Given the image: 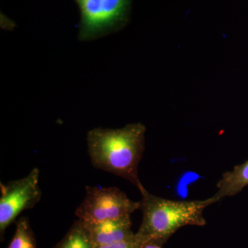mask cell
I'll list each match as a JSON object with an SVG mask.
<instances>
[{"instance_id":"obj_1","label":"cell","mask_w":248,"mask_h":248,"mask_svg":"<svg viewBox=\"0 0 248 248\" xmlns=\"http://www.w3.org/2000/svg\"><path fill=\"white\" fill-rule=\"evenodd\" d=\"M145 133L146 127L141 123L90 130L86 140L93 166L128 181L140 192L144 188L139 179L138 167L144 151Z\"/></svg>"},{"instance_id":"obj_2","label":"cell","mask_w":248,"mask_h":248,"mask_svg":"<svg viewBox=\"0 0 248 248\" xmlns=\"http://www.w3.org/2000/svg\"><path fill=\"white\" fill-rule=\"evenodd\" d=\"M140 192L143 219L135 233L140 241L158 240L166 244L183 227L205 226L204 210L217 202L213 196L205 200L176 201L152 195L145 187Z\"/></svg>"},{"instance_id":"obj_3","label":"cell","mask_w":248,"mask_h":248,"mask_svg":"<svg viewBox=\"0 0 248 248\" xmlns=\"http://www.w3.org/2000/svg\"><path fill=\"white\" fill-rule=\"evenodd\" d=\"M140 202H134L115 187H86L84 200L76 215L84 224H94L110 219L130 217L140 210Z\"/></svg>"},{"instance_id":"obj_4","label":"cell","mask_w":248,"mask_h":248,"mask_svg":"<svg viewBox=\"0 0 248 248\" xmlns=\"http://www.w3.org/2000/svg\"><path fill=\"white\" fill-rule=\"evenodd\" d=\"M80 11L79 38L102 37L126 22L132 0H74Z\"/></svg>"},{"instance_id":"obj_5","label":"cell","mask_w":248,"mask_h":248,"mask_svg":"<svg viewBox=\"0 0 248 248\" xmlns=\"http://www.w3.org/2000/svg\"><path fill=\"white\" fill-rule=\"evenodd\" d=\"M40 170L34 168L30 173L6 185L1 183L0 197V234L2 239L6 228L16 221L23 211L29 210L40 202Z\"/></svg>"},{"instance_id":"obj_6","label":"cell","mask_w":248,"mask_h":248,"mask_svg":"<svg viewBox=\"0 0 248 248\" xmlns=\"http://www.w3.org/2000/svg\"><path fill=\"white\" fill-rule=\"evenodd\" d=\"M84 225L89 230L91 238L96 246L120 242L130 239L135 234L132 231L130 217L108 220L94 224Z\"/></svg>"},{"instance_id":"obj_7","label":"cell","mask_w":248,"mask_h":248,"mask_svg":"<svg viewBox=\"0 0 248 248\" xmlns=\"http://www.w3.org/2000/svg\"><path fill=\"white\" fill-rule=\"evenodd\" d=\"M248 186V160L223 173L217 183V192L213 197L218 202L225 197L237 195Z\"/></svg>"},{"instance_id":"obj_8","label":"cell","mask_w":248,"mask_h":248,"mask_svg":"<svg viewBox=\"0 0 248 248\" xmlns=\"http://www.w3.org/2000/svg\"><path fill=\"white\" fill-rule=\"evenodd\" d=\"M54 248H96L89 230L78 219Z\"/></svg>"},{"instance_id":"obj_9","label":"cell","mask_w":248,"mask_h":248,"mask_svg":"<svg viewBox=\"0 0 248 248\" xmlns=\"http://www.w3.org/2000/svg\"><path fill=\"white\" fill-rule=\"evenodd\" d=\"M8 248H37L35 235L27 217H21L16 223V232Z\"/></svg>"},{"instance_id":"obj_10","label":"cell","mask_w":248,"mask_h":248,"mask_svg":"<svg viewBox=\"0 0 248 248\" xmlns=\"http://www.w3.org/2000/svg\"><path fill=\"white\" fill-rule=\"evenodd\" d=\"M141 241L138 239L136 234L130 239L124 240L114 244L96 246V248H139Z\"/></svg>"},{"instance_id":"obj_11","label":"cell","mask_w":248,"mask_h":248,"mask_svg":"<svg viewBox=\"0 0 248 248\" xmlns=\"http://www.w3.org/2000/svg\"><path fill=\"white\" fill-rule=\"evenodd\" d=\"M164 244V242L158 240H148L141 241L139 248H163Z\"/></svg>"}]
</instances>
